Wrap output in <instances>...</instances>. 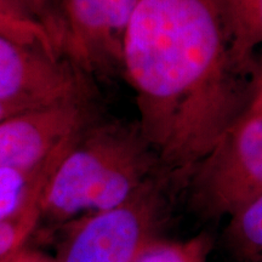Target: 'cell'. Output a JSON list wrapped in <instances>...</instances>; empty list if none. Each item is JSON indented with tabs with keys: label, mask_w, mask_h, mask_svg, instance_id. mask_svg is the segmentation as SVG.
Returning <instances> with one entry per match:
<instances>
[{
	"label": "cell",
	"mask_w": 262,
	"mask_h": 262,
	"mask_svg": "<svg viewBox=\"0 0 262 262\" xmlns=\"http://www.w3.org/2000/svg\"><path fill=\"white\" fill-rule=\"evenodd\" d=\"M123 73L141 135L176 191L250 111L261 83L235 54L224 0H139Z\"/></svg>",
	"instance_id": "cell-1"
},
{
	"label": "cell",
	"mask_w": 262,
	"mask_h": 262,
	"mask_svg": "<svg viewBox=\"0 0 262 262\" xmlns=\"http://www.w3.org/2000/svg\"><path fill=\"white\" fill-rule=\"evenodd\" d=\"M158 175H164L158 159L137 124L83 131L48 180L41 220L73 222L116 208Z\"/></svg>",
	"instance_id": "cell-2"
},
{
	"label": "cell",
	"mask_w": 262,
	"mask_h": 262,
	"mask_svg": "<svg viewBox=\"0 0 262 262\" xmlns=\"http://www.w3.org/2000/svg\"><path fill=\"white\" fill-rule=\"evenodd\" d=\"M175 191L164 175L123 204L71 222L56 262H135L160 237Z\"/></svg>",
	"instance_id": "cell-3"
},
{
	"label": "cell",
	"mask_w": 262,
	"mask_h": 262,
	"mask_svg": "<svg viewBox=\"0 0 262 262\" xmlns=\"http://www.w3.org/2000/svg\"><path fill=\"white\" fill-rule=\"evenodd\" d=\"M185 191L199 214L232 217L262 195V114L250 111L194 170Z\"/></svg>",
	"instance_id": "cell-4"
},
{
	"label": "cell",
	"mask_w": 262,
	"mask_h": 262,
	"mask_svg": "<svg viewBox=\"0 0 262 262\" xmlns=\"http://www.w3.org/2000/svg\"><path fill=\"white\" fill-rule=\"evenodd\" d=\"M139 0H57L52 34L75 67L123 72L125 34Z\"/></svg>",
	"instance_id": "cell-5"
},
{
	"label": "cell",
	"mask_w": 262,
	"mask_h": 262,
	"mask_svg": "<svg viewBox=\"0 0 262 262\" xmlns=\"http://www.w3.org/2000/svg\"><path fill=\"white\" fill-rule=\"evenodd\" d=\"M79 98L33 108L0 123V169L33 173L84 131Z\"/></svg>",
	"instance_id": "cell-6"
},
{
	"label": "cell",
	"mask_w": 262,
	"mask_h": 262,
	"mask_svg": "<svg viewBox=\"0 0 262 262\" xmlns=\"http://www.w3.org/2000/svg\"><path fill=\"white\" fill-rule=\"evenodd\" d=\"M78 94L77 77L58 58L0 35V101L32 110Z\"/></svg>",
	"instance_id": "cell-7"
},
{
	"label": "cell",
	"mask_w": 262,
	"mask_h": 262,
	"mask_svg": "<svg viewBox=\"0 0 262 262\" xmlns=\"http://www.w3.org/2000/svg\"><path fill=\"white\" fill-rule=\"evenodd\" d=\"M64 153L66 150L57 152L35 173L21 205L14 214L0 222V261L24 247L26 239L41 221V203L45 186Z\"/></svg>",
	"instance_id": "cell-8"
},
{
	"label": "cell",
	"mask_w": 262,
	"mask_h": 262,
	"mask_svg": "<svg viewBox=\"0 0 262 262\" xmlns=\"http://www.w3.org/2000/svg\"><path fill=\"white\" fill-rule=\"evenodd\" d=\"M226 244L241 262H254L262 257V195L229 217Z\"/></svg>",
	"instance_id": "cell-9"
},
{
	"label": "cell",
	"mask_w": 262,
	"mask_h": 262,
	"mask_svg": "<svg viewBox=\"0 0 262 262\" xmlns=\"http://www.w3.org/2000/svg\"><path fill=\"white\" fill-rule=\"evenodd\" d=\"M224 4L235 54L253 63L254 49L262 45V0H224Z\"/></svg>",
	"instance_id": "cell-10"
},
{
	"label": "cell",
	"mask_w": 262,
	"mask_h": 262,
	"mask_svg": "<svg viewBox=\"0 0 262 262\" xmlns=\"http://www.w3.org/2000/svg\"><path fill=\"white\" fill-rule=\"evenodd\" d=\"M214 239L208 232L181 241L159 238L150 243L135 262H208Z\"/></svg>",
	"instance_id": "cell-11"
},
{
	"label": "cell",
	"mask_w": 262,
	"mask_h": 262,
	"mask_svg": "<svg viewBox=\"0 0 262 262\" xmlns=\"http://www.w3.org/2000/svg\"><path fill=\"white\" fill-rule=\"evenodd\" d=\"M0 35L27 47L40 49L49 56L58 58L60 49L47 26L35 18H24L0 8Z\"/></svg>",
	"instance_id": "cell-12"
},
{
	"label": "cell",
	"mask_w": 262,
	"mask_h": 262,
	"mask_svg": "<svg viewBox=\"0 0 262 262\" xmlns=\"http://www.w3.org/2000/svg\"><path fill=\"white\" fill-rule=\"evenodd\" d=\"M40 169L33 173L0 169V222L14 214L16 209L21 205L33 178Z\"/></svg>",
	"instance_id": "cell-13"
},
{
	"label": "cell",
	"mask_w": 262,
	"mask_h": 262,
	"mask_svg": "<svg viewBox=\"0 0 262 262\" xmlns=\"http://www.w3.org/2000/svg\"><path fill=\"white\" fill-rule=\"evenodd\" d=\"M27 6L31 14L38 21L44 24L52 33V24H54L55 6L57 0H22ZM54 35V34H52Z\"/></svg>",
	"instance_id": "cell-14"
},
{
	"label": "cell",
	"mask_w": 262,
	"mask_h": 262,
	"mask_svg": "<svg viewBox=\"0 0 262 262\" xmlns=\"http://www.w3.org/2000/svg\"><path fill=\"white\" fill-rule=\"evenodd\" d=\"M0 262H56L44 256L35 250H27V249L19 248L14 254L9 255L4 260Z\"/></svg>",
	"instance_id": "cell-15"
},
{
	"label": "cell",
	"mask_w": 262,
	"mask_h": 262,
	"mask_svg": "<svg viewBox=\"0 0 262 262\" xmlns=\"http://www.w3.org/2000/svg\"><path fill=\"white\" fill-rule=\"evenodd\" d=\"M0 8L17 17L35 18L22 0H0Z\"/></svg>",
	"instance_id": "cell-16"
},
{
	"label": "cell",
	"mask_w": 262,
	"mask_h": 262,
	"mask_svg": "<svg viewBox=\"0 0 262 262\" xmlns=\"http://www.w3.org/2000/svg\"><path fill=\"white\" fill-rule=\"evenodd\" d=\"M28 110L29 108L19 106V104L0 101V123H3L4 120H6L10 117L15 116V114L22 113V112H25V111H28Z\"/></svg>",
	"instance_id": "cell-17"
},
{
	"label": "cell",
	"mask_w": 262,
	"mask_h": 262,
	"mask_svg": "<svg viewBox=\"0 0 262 262\" xmlns=\"http://www.w3.org/2000/svg\"><path fill=\"white\" fill-rule=\"evenodd\" d=\"M251 110L255 111V112L262 114V78H261L260 88H258L256 98H255L253 106H251Z\"/></svg>",
	"instance_id": "cell-18"
},
{
	"label": "cell",
	"mask_w": 262,
	"mask_h": 262,
	"mask_svg": "<svg viewBox=\"0 0 262 262\" xmlns=\"http://www.w3.org/2000/svg\"><path fill=\"white\" fill-rule=\"evenodd\" d=\"M254 262H262V257H260V258H257V260H255Z\"/></svg>",
	"instance_id": "cell-19"
}]
</instances>
